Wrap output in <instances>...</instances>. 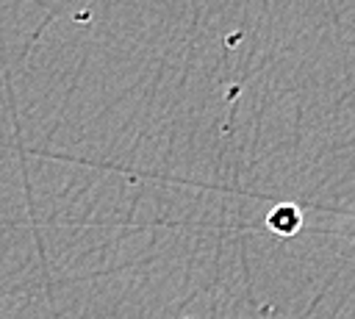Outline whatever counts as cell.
Instances as JSON below:
<instances>
[{
  "mask_svg": "<svg viewBox=\"0 0 355 319\" xmlns=\"http://www.w3.org/2000/svg\"><path fill=\"white\" fill-rule=\"evenodd\" d=\"M266 225L277 233V236H294L297 227L302 225V216H300V208L291 205V202H283V205H275L266 216Z\"/></svg>",
  "mask_w": 355,
  "mask_h": 319,
  "instance_id": "cell-1",
  "label": "cell"
}]
</instances>
